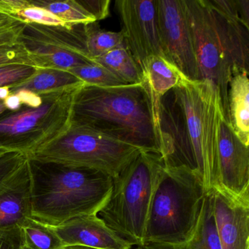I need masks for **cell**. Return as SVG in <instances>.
Here are the masks:
<instances>
[{"instance_id": "1", "label": "cell", "mask_w": 249, "mask_h": 249, "mask_svg": "<svg viewBox=\"0 0 249 249\" xmlns=\"http://www.w3.org/2000/svg\"><path fill=\"white\" fill-rule=\"evenodd\" d=\"M223 115L215 87L206 80L191 81L184 75L161 97L159 107L164 166H185L196 172L208 193L216 180L218 126Z\"/></svg>"}, {"instance_id": "2", "label": "cell", "mask_w": 249, "mask_h": 249, "mask_svg": "<svg viewBox=\"0 0 249 249\" xmlns=\"http://www.w3.org/2000/svg\"><path fill=\"white\" fill-rule=\"evenodd\" d=\"M71 124L161 156L158 124L142 83L114 87L83 84L74 97Z\"/></svg>"}, {"instance_id": "3", "label": "cell", "mask_w": 249, "mask_h": 249, "mask_svg": "<svg viewBox=\"0 0 249 249\" xmlns=\"http://www.w3.org/2000/svg\"><path fill=\"white\" fill-rule=\"evenodd\" d=\"M32 180V216L56 227L71 218L97 215L113 188L103 172L28 158Z\"/></svg>"}, {"instance_id": "4", "label": "cell", "mask_w": 249, "mask_h": 249, "mask_svg": "<svg viewBox=\"0 0 249 249\" xmlns=\"http://www.w3.org/2000/svg\"><path fill=\"white\" fill-rule=\"evenodd\" d=\"M199 81H210L221 98L229 124L228 89L234 74L249 70V30L211 0H184Z\"/></svg>"}, {"instance_id": "5", "label": "cell", "mask_w": 249, "mask_h": 249, "mask_svg": "<svg viewBox=\"0 0 249 249\" xmlns=\"http://www.w3.org/2000/svg\"><path fill=\"white\" fill-rule=\"evenodd\" d=\"M207 194L196 172L185 166H164L148 213L144 244L179 245L191 240Z\"/></svg>"}, {"instance_id": "6", "label": "cell", "mask_w": 249, "mask_h": 249, "mask_svg": "<svg viewBox=\"0 0 249 249\" xmlns=\"http://www.w3.org/2000/svg\"><path fill=\"white\" fill-rule=\"evenodd\" d=\"M164 167L161 156L141 151L113 178L110 197L97 214L133 247L144 244L148 213Z\"/></svg>"}, {"instance_id": "7", "label": "cell", "mask_w": 249, "mask_h": 249, "mask_svg": "<svg viewBox=\"0 0 249 249\" xmlns=\"http://www.w3.org/2000/svg\"><path fill=\"white\" fill-rule=\"evenodd\" d=\"M83 84L40 93L43 103L36 108L22 106L0 115V148L29 157L60 136L71 125L74 97Z\"/></svg>"}, {"instance_id": "8", "label": "cell", "mask_w": 249, "mask_h": 249, "mask_svg": "<svg viewBox=\"0 0 249 249\" xmlns=\"http://www.w3.org/2000/svg\"><path fill=\"white\" fill-rule=\"evenodd\" d=\"M141 150L97 131L71 124L60 136L28 158L119 174Z\"/></svg>"}, {"instance_id": "9", "label": "cell", "mask_w": 249, "mask_h": 249, "mask_svg": "<svg viewBox=\"0 0 249 249\" xmlns=\"http://www.w3.org/2000/svg\"><path fill=\"white\" fill-rule=\"evenodd\" d=\"M83 26L67 28L24 24L18 42L28 52L35 68L70 71L94 63L84 47Z\"/></svg>"}, {"instance_id": "10", "label": "cell", "mask_w": 249, "mask_h": 249, "mask_svg": "<svg viewBox=\"0 0 249 249\" xmlns=\"http://www.w3.org/2000/svg\"><path fill=\"white\" fill-rule=\"evenodd\" d=\"M160 43L164 57L191 81H199L184 0H157Z\"/></svg>"}, {"instance_id": "11", "label": "cell", "mask_w": 249, "mask_h": 249, "mask_svg": "<svg viewBox=\"0 0 249 249\" xmlns=\"http://www.w3.org/2000/svg\"><path fill=\"white\" fill-rule=\"evenodd\" d=\"M116 8L125 44L141 69L150 56L164 57L159 33L157 0H117Z\"/></svg>"}, {"instance_id": "12", "label": "cell", "mask_w": 249, "mask_h": 249, "mask_svg": "<svg viewBox=\"0 0 249 249\" xmlns=\"http://www.w3.org/2000/svg\"><path fill=\"white\" fill-rule=\"evenodd\" d=\"M214 186L249 198V146L240 141L223 115L218 135V170Z\"/></svg>"}, {"instance_id": "13", "label": "cell", "mask_w": 249, "mask_h": 249, "mask_svg": "<svg viewBox=\"0 0 249 249\" xmlns=\"http://www.w3.org/2000/svg\"><path fill=\"white\" fill-rule=\"evenodd\" d=\"M209 192L221 249H249V198L237 197L216 186Z\"/></svg>"}, {"instance_id": "14", "label": "cell", "mask_w": 249, "mask_h": 249, "mask_svg": "<svg viewBox=\"0 0 249 249\" xmlns=\"http://www.w3.org/2000/svg\"><path fill=\"white\" fill-rule=\"evenodd\" d=\"M65 246L98 249H132L133 246L109 228L98 215L75 217L53 227Z\"/></svg>"}, {"instance_id": "15", "label": "cell", "mask_w": 249, "mask_h": 249, "mask_svg": "<svg viewBox=\"0 0 249 249\" xmlns=\"http://www.w3.org/2000/svg\"><path fill=\"white\" fill-rule=\"evenodd\" d=\"M31 217L32 180L27 159L0 185V227H20Z\"/></svg>"}, {"instance_id": "16", "label": "cell", "mask_w": 249, "mask_h": 249, "mask_svg": "<svg viewBox=\"0 0 249 249\" xmlns=\"http://www.w3.org/2000/svg\"><path fill=\"white\" fill-rule=\"evenodd\" d=\"M249 72L241 71L233 75L229 85V124L237 138L249 146Z\"/></svg>"}, {"instance_id": "17", "label": "cell", "mask_w": 249, "mask_h": 249, "mask_svg": "<svg viewBox=\"0 0 249 249\" xmlns=\"http://www.w3.org/2000/svg\"><path fill=\"white\" fill-rule=\"evenodd\" d=\"M132 249H221L213 215L211 192L205 196L197 228L189 241L179 245L147 243Z\"/></svg>"}, {"instance_id": "18", "label": "cell", "mask_w": 249, "mask_h": 249, "mask_svg": "<svg viewBox=\"0 0 249 249\" xmlns=\"http://www.w3.org/2000/svg\"><path fill=\"white\" fill-rule=\"evenodd\" d=\"M142 84L150 97L156 100L174 89L180 83L183 74L165 57L152 56L142 65Z\"/></svg>"}, {"instance_id": "19", "label": "cell", "mask_w": 249, "mask_h": 249, "mask_svg": "<svg viewBox=\"0 0 249 249\" xmlns=\"http://www.w3.org/2000/svg\"><path fill=\"white\" fill-rule=\"evenodd\" d=\"M93 62L106 68L126 85L142 83V71L126 45L109 51Z\"/></svg>"}, {"instance_id": "20", "label": "cell", "mask_w": 249, "mask_h": 249, "mask_svg": "<svg viewBox=\"0 0 249 249\" xmlns=\"http://www.w3.org/2000/svg\"><path fill=\"white\" fill-rule=\"evenodd\" d=\"M82 81L70 71L50 68H36L34 75L21 84L9 87L11 94L25 89L36 94L54 91L82 84Z\"/></svg>"}, {"instance_id": "21", "label": "cell", "mask_w": 249, "mask_h": 249, "mask_svg": "<svg viewBox=\"0 0 249 249\" xmlns=\"http://www.w3.org/2000/svg\"><path fill=\"white\" fill-rule=\"evenodd\" d=\"M83 37L87 56L92 62L109 51L126 45L122 31L102 30L97 21L84 24Z\"/></svg>"}, {"instance_id": "22", "label": "cell", "mask_w": 249, "mask_h": 249, "mask_svg": "<svg viewBox=\"0 0 249 249\" xmlns=\"http://www.w3.org/2000/svg\"><path fill=\"white\" fill-rule=\"evenodd\" d=\"M24 246L30 249H62L65 247L53 227L31 217L21 227Z\"/></svg>"}, {"instance_id": "23", "label": "cell", "mask_w": 249, "mask_h": 249, "mask_svg": "<svg viewBox=\"0 0 249 249\" xmlns=\"http://www.w3.org/2000/svg\"><path fill=\"white\" fill-rule=\"evenodd\" d=\"M30 2L36 6L47 10L70 27L96 22L95 19L78 3V0H30Z\"/></svg>"}, {"instance_id": "24", "label": "cell", "mask_w": 249, "mask_h": 249, "mask_svg": "<svg viewBox=\"0 0 249 249\" xmlns=\"http://www.w3.org/2000/svg\"><path fill=\"white\" fill-rule=\"evenodd\" d=\"M70 72L88 85L100 87H114L126 86L106 68L97 64H88L70 70Z\"/></svg>"}, {"instance_id": "25", "label": "cell", "mask_w": 249, "mask_h": 249, "mask_svg": "<svg viewBox=\"0 0 249 249\" xmlns=\"http://www.w3.org/2000/svg\"><path fill=\"white\" fill-rule=\"evenodd\" d=\"M11 18L24 24H38L49 27H61L71 28L69 25L60 18L55 17L44 8L33 5L29 0L27 6L16 11Z\"/></svg>"}, {"instance_id": "26", "label": "cell", "mask_w": 249, "mask_h": 249, "mask_svg": "<svg viewBox=\"0 0 249 249\" xmlns=\"http://www.w3.org/2000/svg\"><path fill=\"white\" fill-rule=\"evenodd\" d=\"M36 68L27 65L0 67V87H11L27 81L36 72Z\"/></svg>"}, {"instance_id": "27", "label": "cell", "mask_w": 249, "mask_h": 249, "mask_svg": "<svg viewBox=\"0 0 249 249\" xmlns=\"http://www.w3.org/2000/svg\"><path fill=\"white\" fill-rule=\"evenodd\" d=\"M8 65H27L34 67L28 52L20 43L0 46V67Z\"/></svg>"}, {"instance_id": "28", "label": "cell", "mask_w": 249, "mask_h": 249, "mask_svg": "<svg viewBox=\"0 0 249 249\" xmlns=\"http://www.w3.org/2000/svg\"><path fill=\"white\" fill-rule=\"evenodd\" d=\"M28 157L20 152L11 151L0 157V185L14 174Z\"/></svg>"}, {"instance_id": "29", "label": "cell", "mask_w": 249, "mask_h": 249, "mask_svg": "<svg viewBox=\"0 0 249 249\" xmlns=\"http://www.w3.org/2000/svg\"><path fill=\"white\" fill-rule=\"evenodd\" d=\"M23 246L19 227H0V249H21Z\"/></svg>"}, {"instance_id": "30", "label": "cell", "mask_w": 249, "mask_h": 249, "mask_svg": "<svg viewBox=\"0 0 249 249\" xmlns=\"http://www.w3.org/2000/svg\"><path fill=\"white\" fill-rule=\"evenodd\" d=\"M78 2L97 22L107 18L110 14V0H78Z\"/></svg>"}, {"instance_id": "31", "label": "cell", "mask_w": 249, "mask_h": 249, "mask_svg": "<svg viewBox=\"0 0 249 249\" xmlns=\"http://www.w3.org/2000/svg\"><path fill=\"white\" fill-rule=\"evenodd\" d=\"M24 24L18 22L11 27L0 29V46L14 45L18 43Z\"/></svg>"}, {"instance_id": "32", "label": "cell", "mask_w": 249, "mask_h": 249, "mask_svg": "<svg viewBox=\"0 0 249 249\" xmlns=\"http://www.w3.org/2000/svg\"><path fill=\"white\" fill-rule=\"evenodd\" d=\"M18 95L21 105L26 107H36L41 106L43 103V97L40 94H36L29 90L21 89L12 93Z\"/></svg>"}, {"instance_id": "33", "label": "cell", "mask_w": 249, "mask_h": 249, "mask_svg": "<svg viewBox=\"0 0 249 249\" xmlns=\"http://www.w3.org/2000/svg\"><path fill=\"white\" fill-rule=\"evenodd\" d=\"M236 9L242 24L249 30V0H234Z\"/></svg>"}, {"instance_id": "34", "label": "cell", "mask_w": 249, "mask_h": 249, "mask_svg": "<svg viewBox=\"0 0 249 249\" xmlns=\"http://www.w3.org/2000/svg\"><path fill=\"white\" fill-rule=\"evenodd\" d=\"M4 105L8 111L14 112L19 110L22 105L18 98V95L16 94H11L5 100Z\"/></svg>"}, {"instance_id": "35", "label": "cell", "mask_w": 249, "mask_h": 249, "mask_svg": "<svg viewBox=\"0 0 249 249\" xmlns=\"http://www.w3.org/2000/svg\"><path fill=\"white\" fill-rule=\"evenodd\" d=\"M17 23H18V21H16L11 17L5 15V14H0V29L11 27Z\"/></svg>"}, {"instance_id": "36", "label": "cell", "mask_w": 249, "mask_h": 249, "mask_svg": "<svg viewBox=\"0 0 249 249\" xmlns=\"http://www.w3.org/2000/svg\"><path fill=\"white\" fill-rule=\"evenodd\" d=\"M11 94L9 87H0V100H4Z\"/></svg>"}, {"instance_id": "37", "label": "cell", "mask_w": 249, "mask_h": 249, "mask_svg": "<svg viewBox=\"0 0 249 249\" xmlns=\"http://www.w3.org/2000/svg\"><path fill=\"white\" fill-rule=\"evenodd\" d=\"M94 249V248L87 247V246H65L63 249Z\"/></svg>"}, {"instance_id": "38", "label": "cell", "mask_w": 249, "mask_h": 249, "mask_svg": "<svg viewBox=\"0 0 249 249\" xmlns=\"http://www.w3.org/2000/svg\"><path fill=\"white\" fill-rule=\"evenodd\" d=\"M6 110V107H5V105H4V101L0 100V115L5 113Z\"/></svg>"}, {"instance_id": "39", "label": "cell", "mask_w": 249, "mask_h": 249, "mask_svg": "<svg viewBox=\"0 0 249 249\" xmlns=\"http://www.w3.org/2000/svg\"><path fill=\"white\" fill-rule=\"evenodd\" d=\"M8 152H11V151L5 149V148H0V157H2V156H3L4 154H7V153Z\"/></svg>"}, {"instance_id": "40", "label": "cell", "mask_w": 249, "mask_h": 249, "mask_svg": "<svg viewBox=\"0 0 249 249\" xmlns=\"http://www.w3.org/2000/svg\"><path fill=\"white\" fill-rule=\"evenodd\" d=\"M21 249H28V248H27V247H25V246H23L22 248H21Z\"/></svg>"}, {"instance_id": "41", "label": "cell", "mask_w": 249, "mask_h": 249, "mask_svg": "<svg viewBox=\"0 0 249 249\" xmlns=\"http://www.w3.org/2000/svg\"></svg>"}]
</instances>
